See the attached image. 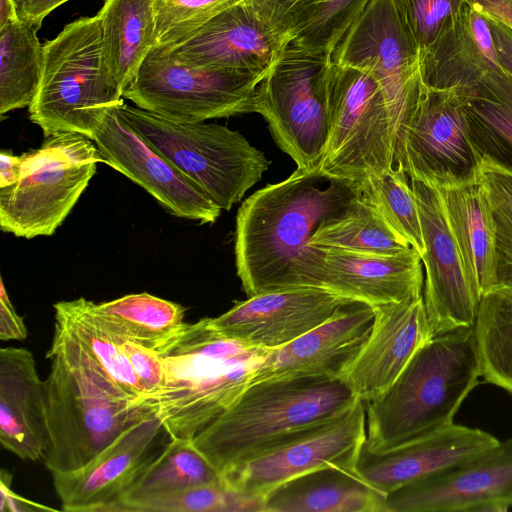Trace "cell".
I'll list each match as a JSON object with an SVG mask.
<instances>
[{"mask_svg": "<svg viewBox=\"0 0 512 512\" xmlns=\"http://www.w3.org/2000/svg\"><path fill=\"white\" fill-rule=\"evenodd\" d=\"M322 180L318 170L297 168L286 179L255 191L239 207L235 264L248 297L285 289L317 226L360 193L356 185L336 179L320 188Z\"/></svg>", "mask_w": 512, "mask_h": 512, "instance_id": "obj_1", "label": "cell"}, {"mask_svg": "<svg viewBox=\"0 0 512 512\" xmlns=\"http://www.w3.org/2000/svg\"><path fill=\"white\" fill-rule=\"evenodd\" d=\"M46 357L51 366L42 381L46 428L42 461L50 473L84 466L125 429L153 415L133 405V398L57 325Z\"/></svg>", "mask_w": 512, "mask_h": 512, "instance_id": "obj_2", "label": "cell"}, {"mask_svg": "<svg viewBox=\"0 0 512 512\" xmlns=\"http://www.w3.org/2000/svg\"><path fill=\"white\" fill-rule=\"evenodd\" d=\"M357 400L342 378L294 375L266 379L250 384L192 441L223 475L336 419Z\"/></svg>", "mask_w": 512, "mask_h": 512, "instance_id": "obj_3", "label": "cell"}, {"mask_svg": "<svg viewBox=\"0 0 512 512\" xmlns=\"http://www.w3.org/2000/svg\"><path fill=\"white\" fill-rule=\"evenodd\" d=\"M480 377L473 326L434 335L391 386L365 402L364 445L385 451L453 423Z\"/></svg>", "mask_w": 512, "mask_h": 512, "instance_id": "obj_4", "label": "cell"}, {"mask_svg": "<svg viewBox=\"0 0 512 512\" xmlns=\"http://www.w3.org/2000/svg\"><path fill=\"white\" fill-rule=\"evenodd\" d=\"M271 351L216 336L202 320L188 324L162 357L159 387L132 404L159 418L169 437L192 439L238 399Z\"/></svg>", "mask_w": 512, "mask_h": 512, "instance_id": "obj_5", "label": "cell"}, {"mask_svg": "<svg viewBox=\"0 0 512 512\" xmlns=\"http://www.w3.org/2000/svg\"><path fill=\"white\" fill-rule=\"evenodd\" d=\"M122 104L123 91L103 56L97 15L67 24L43 44L41 78L28 112L45 137L79 133L91 139L107 113Z\"/></svg>", "mask_w": 512, "mask_h": 512, "instance_id": "obj_6", "label": "cell"}, {"mask_svg": "<svg viewBox=\"0 0 512 512\" xmlns=\"http://www.w3.org/2000/svg\"><path fill=\"white\" fill-rule=\"evenodd\" d=\"M118 110L154 150L221 210L229 211L240 202L270 165L261 150L226 126L175 121L125 103Z\"/></svg>", "mask_w": 512, "mask_h": 512, "instance_id": "obj_7", "label": "cell"}, {"mask_svg": "<svg viewBox=\"0 0 512 512\" xmlns=\"http://www.w3.org/2000/svg\"><path fill=\"white\" fill-rule=\"evenodd\" d=\"M318 92L325 108L326 142L318 171L327 180L360 188L394 166V138L381 87L367 72L328 60Z\"/></svg>", "mask_w": 512, "mask_h": 512, "instance_id": "obj_8", "label": "cell"}, {"mask_svg": "<svg viewBox=\"0 0 512 512\" xmlns=\"http://www.w3.org/2000/svg\"><path fill=\"white\" fill-rule=\"evenodd\" d=\"M105 163L96 144L79 133H59L22 154L20 176L0 188V228L16 237L51 236Z\"/></svg>", "mask_w": 512, "mask_h": 512, "instance_id": "obj_9", "label": "cell"}, {"mask_svg": "<svg viewBox=\"0 0 512 512\" xmlns=\"http://www.w3.org/2000/svg\"><path fill=\"white\" fill-rule=\"evenodd\" d=\"M329 60L365 71L379 84L390 116L395 158L417 108L423 81L420 49L392 0H370Z\"/></svg>", "mask_w": 512, "mask_h": 512, "instance_id": "obj_10", "label": "cell"}, {"mask_svg": "<svg viewBox=\"0 0 512 512\" xmlns=\"http://www.w3.org/2000/svg\"><path fill=\"white\" fill-rule=\"evenodd\" d=\"M267 72L193 67L156 47L123 98L171 120L205 122L253 113L257 86Z\"/></svg>", "mask_w": 512, "mask_h": 512, "instance_id": "obj_11", "label": "cell"}, {"mask_svg": "<svg viewBox=\"0 0 512 512\" xmlns=\"http://www.w3.org/2000/svg\"><path fill=\"white\" fill-rule=\"evenodd\" d=\"M328 60L291 40L257 86L253 100V113L265 119L275 143L304 171L318 170L326 142L318 79Z\"/></svg>", "mask_w": 512, "mask_h": 512, "instance_id": "obj_12", "label": "cell"}, {"mask_svg": "<svg viewBox=\"0 0 512 512\" xmlns=\"http://www.w3.org/2000/svg\"><path fill=\"white\" fill-rule=\"evenodd\" d=\"M481 159L459 92L423 84L394 166L410 180L441 188L476 180Z\"/></svg>", "mask_w": 512, "mask_h": 512, "instance_id": "obj_13", "label": "cell"}, {"mask_svg": "<svg viewBox=\"0 0 512 512\" xmlns=\"http://www.w3.org/2000/svg\"><path fill=\"white\" fill-rule=\"evenodd\" d=\"M423 286L421 256L412 247L382 256L308 244L285 289L318 288L374 307L422 295Z\"/></svg>", "mask_w": 512, "mask_h": 512, "instance_id": "obj_14", "label": "cell"}, {"mask_svg": "<svg viewBox=\"0 0 512 512\" xmlns=\"http://www.w3.org/2000/svg\"><path fill=\"white\" fill-rule=\"evenodd\" d=\"M366 440L365 402L336 419L265 451L223 474L226 486L250 497H263L298 475L324 466L355 469Z\"/></svg>", "mask_w": 512, "mask_h": 512, "instance_id": "obj_15", "label": "cell"}, {"mask_svg": "<svg viewBox=\"0 0 512 512\" xmlns=\"http://www.w3.org/2000/svg\"><path fill=\"white\" fill-rule=\"evenodd\" d=\"M512 507V437L475 458L407 484L384 512H504Z\"/></svg>", "mask_w": 512, "mask_h": 512, "instance_id": "obj_16", "label": "cell"}, {"mask_svg": "<svg viewBox=\"0 0 512 512\" xmlns=\"http://www.w3.org/2000/svg\"><path fill=\"white\" fill-rule=\"evenodd\" d=\"M410 183L425 244L423 299L432 334L473 326L480 297L466 274L439 192L420 181Z\"/></svg>", "mask_w": 512, "mask_h": 512, "instance_id": "obj_17", "label": "cell"}, {"mask_svg": "<svg viewBox=\"0 0 512 512\" xmlns=\"http://www.w3.org/2000/svg\"><path fill=\"white\" fill-rule=\"evenodd\" d=\"M351 303L326 290L294 287L250 296L217 317L201 320L205 329L216 336L274 350Z\"/></svg>", "mask_w": 512, "mask_h": 512, "instance_id": "obj_18", "label": "cell"}, {"mask_svg": "<svg viewBox=\"0 0 512 512\" xmlns=\"http://www.w3.org/2000/svg\"><path fill=\"white\" fill-rule=\"evenodd\" d=\"M118 108L107 113L91 138L106 164L141 186L170 214L203 224L216 222L221 208L154 150Z\"/></svg>", "mask_w": 512, "mask_h": 512, "instance_id": "obj_19", "label": "cell"}, {"mask_svg": "<svg viewBox=\"0 0 512 512\" xmlns=\"http://www.w3.org/2000/svg\"><path fill=\"white\" fill-rule=\"evenodd\" d=\"M161 431L159 418L150 415L125 429L84 466L52 472L61 510L118 511V503L155 457L150 450Z\"/></svg>", "mask_w": 512, "mask_h": 512, "instance_id": "obj_20", "label": "cell"}, {"mask_svg": "<svg viewBox=\"0 0 512 512\" xmlns=\"http://www.w3.org/2000/svg\"><path fill=\"white\" fill-rule=\"evenodd\" d=\"M490 433L454 422L385 451L362 445L355 471L387 496L414 481L461 465L495 446Z\"/></svg>", "mask_w": 512, "mask_h": 512, "instance_id": "obj_21", "label": "cell"}, {"mask_svg": "<svg viewBox=\"0 0 512 512\" xmlns=\"http://www.w3.org/2000/svg\"><path fill=\"white\" fill-rule=\"evenodd\" d=\"M372 308L370 335L341 377L363 402L391 386L415 353L433 337L423 294Z\"/></svg>", "mask_w": 512, "mask_h": 512, "instance_id": "obj_22", "label": "cell"}, {"mask_svg": "<svg viewBox=\"0 0 512 512\" xmlns=\"http://www.w3.org/2000/svg\"><path fill=\"white\" fill-rule=\"evenodd\" d=\"M289 42L243 0L186 41L159 48L189 66L258 73L267 72Z\"/></svg>", "mask_w": 512, "mask_h": 512, "instance_id": "obj_23", "label": "cell"}, {"mask_svg": "<svg viewBox=\"0 0 512 512\" xmlns=\"http://www.w3.org/2000/svg\"><path fill=\"white\" fill-rule=\"evenodd\" d=\"M374 309L353 302L290 343L272 350L251 383L294 375L341 378L368 339Z\"/></svg>", "mask_w": 512, "mask_h": 512, "instance_id": "obj_24", "label": "cell"}, {"mask_svg": "<svg viewBox=\"0 0 512 512\" xmlns=\"http://www.w3.org/2000/svg\"><path fill=\"white\" fill-rule=\"evenodd\" d=\"M501 66L485 14L467 1L421 54L423 84L434 89H462Z\"/></svg>", "mask_w": 512, "mask_h": 512, "instance_id": "obj_25", "label": "cell"}, {"mask_svg": "<svg viewBox=\"0 0 512 512\" xmlns=\"http://www.w3.org/2000/svg\"><path fill=\"white\" fill-rule=\"evenodd\" d=\"M0 442L22 460H42L46 449L42 380L21 347L0 350Z\"/></svg>", "mask_w": 512, "mask_h": 512, "instance_id": "obj_26", "label": "cell"}, {"mask_svg": "<svg viewBox=\"0 0 512 512\" xmlns=\"http://www.w3.org/2000/svg\"><path fill=\"white\" fill-rule=\"evenodd\" d=\"M385 498L355 469L324 466L269 491L263 512H384Z\"/></svg>", "mask_w": 512, "mask_h": 512, "instance_id": "obj_27", "label": "cell"}, {"mask_svg": "<svg viewBox=\"0 0 512 512\" xmlns=\"http://www.w3.org/2000/svg\"><path fill=\"white\" fill-rule=\"evenodd\" d=\"M436 189L468 279L481 299L496 287L494 223L486 193L478 178Z\"/></svg>", "mask_w": 512, "mask_h": 512, "instance_id": "obj_28", "label": "cell"}, {"mask_svg": "<svg viewBox=\"0 0 512 512\" xmlns=\"http://www.w3.org/2000/svg\"><path fill=\"white\" fill-rule=\"evenodd\" d=\"M97 16L106 65L124 92L157 46L153 0H105Z\"/></svg>", "mask_w": 512, "mask_h": 512, "instance_id": "obj_29", "label": "cell"}, {"mask_svg": "<svg viewBox=\"0 0 512 512\" xmlns=\"http://www.w3.org/2000/svg\"><path fill=\"white\" fill-rule=\"evenodd\" d=\"M455 90L463 98L470 135L481 158L512 167V75L499 66L474 85Z\"/></svg>", "mask_w": 512, "mask_h": 512, "instance_id": "obj_30", "label": "cell"}, {"mask_svg": "<svg viewBox=\"0 0 512 512\" xmlns=\"http://www.w3.org/2000/svg\"><path fill=\"white\" fill-rule=\"evenodd\" d=\"M107 325L120 336L164 356L184 332L185 308L149 293L95 303Z\"/></svg>", "mask_w": 512, "mask_h": 512, "instance_id": "obj_31", "label": "cell"}, {"mask_svg": "<svg viewBox=\"0 0 512 512\" xmlns=\"http://www.w3.org/2000/svg\"><path fill=\"white\" fill-rule=\"evenodd\" d=\"M55 325L64 329L99 365L119 389L133 399L143 389L121 347L123 339L95 308V302L80 297L54 304Z\"/></svg>", "mask_w": 512, "mask_h": 512, "instance_id": "obj_32", "label": "cell"}, {"mask_svg": "<svg viewBox=\"0 0 512 512\" xmlns=\"http://www.w3.org/2000/svg\"><path fill=\"white\" fill-rule=\"evenodd\" d=\"M169 438L163 451L144 468L120 501L123 511H133L138 503L190 487L225 483L223 475L192 439Z\"/></svg>", "mask_w": 512, "mask_h": 512, "instance_id": "obj_33", "label": "cell"}, {"mask_svg": "<svg viewBox=\"0 0 512 512\" xmlns=\"http://www.w3.org/2000/svg\"><path fill=\"white\" fill-rule=\"evenodd\" d=\"M309 244L374 255H396L411 246L360 193L322 221Z\"/></svg>", "mask_w": 512, "mask_h": 512, "instance_id": "obj_34", "label": "cell"}, {"mask_svg": "<svg viewBox=\"0 0 512 512\" xmlns=\"http://www.w3.org/2000/svg\"><path fill=\"white\" fill-rule=\"evenodd\" d=\"M16 19L0 27V114L29 107L41 78L43 44Z\"/></svg>", "mask_w": 512, "mask_h": 512, "instance_id": "obj_35", "label": "cell"}, {"mask_svg": "<svg viewBox=\"0 0 512 512\" xmlns=\"http://www.w3.org/2000/svg\"><path fill=\"white\" fill-rule=\"evenodd\" d=\"M473 328L481 377L512 395V290L483 295Z\"/></svg>", "mask_w": 512, "mask_h": 512, "instance_id": "obj_36", "label": "cell"}, {"mask_svg": "<svg viewBox=\"0 0 512 512\" xmlns=\"http://www.w3.org/2000/svg\"><path fill=\"white\" fill-rule=\"evenodd\" d=\"M360 194L420 256L425 251L418 204L407 174L397 166L369 178Z\"/></svg>", "mask_w": 512, "mask_h": 512, "instance_id": "obj_37", "label": "cell"}, {"mask_svg": "<svg viewBox=\"0 0 512 512\" xmlns=\"http://www.w3.org/2000/svg\"><path fill=\"white\" fill-rule=\"evenodd\" d=\"M478 180L488 198L494 223L495 288L512 290V167L482 157Z\"/></svg>", "mask_w": 512, "mask_h": 512, "instance_id": "obj_38", "label": "cell"}, {"mask_svg": "<svg viewBox=\"0 0 512 512\" xmlns=\"http://www.w3.org/2000/svg\"><path fill=\"white\" fill-rule=\"evenodd\" d=\"M134 512H263V500L225 483L203 484L134 505Z\"/></svg>", "mask_w": 512, "mask_h": 512, "instance_id": "obj_39", "label": "cell"}, {"mask_svg": "<svg viewBox=\"0 0 512 512\" xmlns=\"http://www.w3.org/2000/svg\"><path fill=\"white\" fill-rule=\"evenodd\" d=\"M243 0H153L156 47L186 41L211 19Z\"/></svg>", "mask_w": 512, "mask_h": 512, "instance_id": "obj_40", "label": "cell"}, {"mask_svg": "<svg viewBox=\"0 0 512 512\" xmlns=\"http://www.w3.org/2000/svg\"><path fill=\"white\" fill-rule=\"evenodd\" d=\"M370 0H318L293 42L328 59Z\"/></svg>", "mask_w": 512, "mask_h": 512, "instance_id": "obj_41", "label": "cell"}, {"mask_svg": "<svg viewBox=\"0 0 512 512\" xmlns=\"http://www.w3.org/2000/svg\"><path fill=\"white\" fill-rule=\"evenodd\" d=\"M392 2L422 54L434 42L445 23L460 11L466 0H392Z\"/></svg>", "mask_w": 512, "mask_h": 512, "instance_id": "obj_42", "label": "cell"}, {"mask_svg": "<svg viewBox=\"0 0 512 512\" xmlns=\"http://www.w3.org/2000/svg\"><path fill=\"white\" fill-rule=\"evenodd\" d=\"M244 1L263 21L291 41L311 15L318 0Z\"/></svg>", "mask_w": 512, "mask_h": 512, "instance_id": "obj_43", "label": "cell"}, {"mask_svg": "<svg viewBox=\"0 0 512 512\" xmlns=\"http://www.w3.org/2000/svg\"><path fill=\"white\" fill-rule=\"evenodd\" d=\"M121 347L143 389L142 394L158 388L164 375L162 356L124 337Z\"/></svg>", "mask_w": 512, "mask_h": 512, "instance_id": "obj_44", "label": "cell"}, {"mask_svg": "<svg viewBox=\"0 0 512 512\" xmlns=\"http://www.w3.org/2000/svg\"><path fill=\"white\" fill-rule=\"evenodd\" d=\"M0 338L4 341L24 340L27 337V328L24 320L19 316L5 290L1 279L0 288Z\"/></svg>", "mask_w": 512, "mask_h": 512, "instance_id": "obj_45", "label": "cell"}, {"mask_svg": "<svg viewBox=\"0 0 512 512\" xmlns=\"http://www.w3.org/2000/svg\"><path fill=\"white\" fill-rule=\"evenodd\" d=\"M18 20L39 30L43 20L69 0H12Z\"/></svg>", "mask_w": 512, "mask_h": 512, "instance_id": "obj_46", "label": "cell"}, {"mask_svg": "<svg viewBox=\"0 0 512 512\" xmlns=\"http://www.w3.org/2000/svg\"><path fill=\"white\" fill-rule=\"evenodd\" d=\"M12 475L5 471H1L0 476V511L5 512H27V511H55L54 508L44 506L42 504L32 502L11 490Z\"/></svg>", "mask_w": 512, "mask_h": 512, "instance_id": "obj_47", "label": "cell"}, {"mask_svg": "<svg viewBox=\"0 0 512 512\" xmlns=\"http://www.w3.org/2000/svg\"><path fill=\"white\" fill-rule=\"evenodd\" d=\"M484 14V13H483ZM501 67L512 75V29L487 16Z\"/></svg>", "mask_w": 512, "mask_h": 512, "instance_id": "obj_48", "label": "cell"}, {"mask_svg": "<svg viewBox=\"0 0 512 512\" xmlns=\"http://www.w3.org/2000/svg\"><path fill=\"white\" fill-rule=\"evenodd\" d=\"M487 16L512 29V0H466Z\"/></svg>", "mask_w": 512, "mask_h": 512, "instance_id": "obj_49", "label": "cell"}, {"mask_svg": "<svg viewBox=\"0 0 512 512\" xmlns=\"http://www.w3.org/2000/svg\"><path fill=\"white\" fill-rule=\"evenodd\" d=\"M22 155H14L10 150L0 153V188L11 186L20 176Z\"/></svg>", "mask_w": 512, "mask_h": 512, "instance_id": "obj_50", "label": "cell"}, {"mask_svg": "<svg viewBox=\"0 0 512 512\" xmlns=\"http://www.w3.org/2000/svg\"><path fill=\"white\" fill-rule=\"evenodd\" d=\"M18 19L12 0H0V27Z\"/></svg>", "mask_w": 512, "mask_h": 512, "instance_id": "obj_51", "label": "cell"}]
</instances>
